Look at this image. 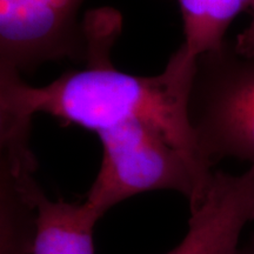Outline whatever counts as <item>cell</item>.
<instances>
[{"mask_svg": "<svg viewBox=\"0 0 254 254\" xmlns=\"http://www.w3.org/2000/svg\"><path fill=\"white\" fill-rule=\"evenodd\" d=\"M254 221V164L245 173L214 171L190 207L186 237L167 254H237L244 227Z\"/></svg>", "mask_w": 254, "mask_h": 254, "instance_id": "277c9868", "label": "cell"}, {"mask_svg": "<svg viewBox=\"0 0 254 254\" xmlns=\"http://www.w3.org/2000/svg\"><path fill=\"white\" fill-rule=\"evenodd\" d=\"M85 0H0V75L31 73L45 63H86Z\"/></svg>", "mask_w": 254, "mask_h": 254, "instance_id": "3957f363", "label": "cell"}, {"mask_svg": "<svg viewBox=\"0 0 254 254\" xmlns=\"http://www.w3.org/2000/svg\"><path fill=\"white\" fill-rule=\"evenodd\" d=\"M120 28L118 12L98 9L87 20L90 46L84 68L41 87L19 75L0 77V113L30 119L46 113L94 132L103 144V163L114 167L153 160L172 147L204 155L189 116L196 59L179 47L160 74L119 71L111 49Z\"/></svg>", "mask_w": 254, "mask_h": 254, "instance_id": "6da1fadb", "label": "cell"}, {"mask_svg": "<svg viewBox=\"0 0 254 254\" xmlns=\"http://www.w3.org/2000/svg\"><path fill=\"white\" fill-rule=\"evenodd\" d=\"M100 218L86 201H51L41 192L32 254H94L93 230Z\"/></svg>", "mask_w": 254, "mask_h": 254, "instance_id": "8992f818", "label": "cell"}, {"mask_svg": "<svg viewBox=\"0 0 254 254\" xmlns=\"http://www.w3.org/2000/svg\"><path fill=\"white\" fill-rule=\"evenodd\" d=\"M190 125L212 166L225 158L254 164V58L234 43L199 56L189 99Z\"/></svg>", "mask_w": 254, "mask_h": 254, "instance_id": "7a4b0ae2", "label": "cell"}, {"mask_svg": "<svg viewBox=\"0 0 254 254\" xmlns=\"http://www.w3.org/2000/svg\"><path fill=\"white\" fill-rule=\"evenodd\" d=\"M33 152H0V254H32L37 231L38 198Z\"/></svg>", "mask_w": 254, "mask_h": 254, "instance_id": "5b68a950", "label": "cell"}, {"mask_svg": "<svg viewBox=\"0 0 254 254\" xmlns=\"http://www.w3.org/2000/svg\"><path fill=\"white\" fill-rule=\"evenodd\" d=\"M237 254H254V234L245 245L238 250Z\"/></svg>", "mask_w": 254, "mask_h": 254, "instance_id": "9c48e42d", "label": "cell"}, {"mask_svg": "<svg viewBox=\"0 0 254 254\" xmlns=\"http://www.w3.org/2000/svg\"><path fill=\"white\" fill-rule=\"evenodd\" d=\"M253 18L249 26L245 30L238 34L234 47L239 55L247 57V58H254V0L252 4Z\"/></svg>", "mask_w": 254, "mask_h": 254, "instance_id": "ba28073f", "label": "cell"}, {"mask_svg": "<svg viewBox=\"0 0 254 254\" xmlns=\"http://www.w3.org/2000/svg\"><path fill=\"white\" fill-rule=\"evenodd\" d=\"M183 19L182 49L190 58L220 49L232 21L253 0H176Z\"/></svg>", "mask_w": 254, "mask_h": 254, "instance_id": "52a82bcc", "label": "cell"}]
</instances>
